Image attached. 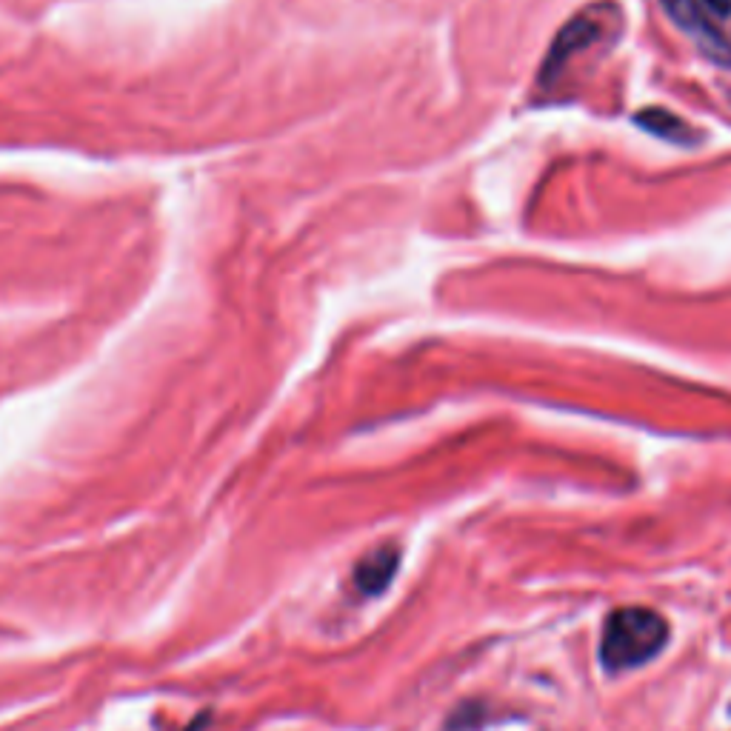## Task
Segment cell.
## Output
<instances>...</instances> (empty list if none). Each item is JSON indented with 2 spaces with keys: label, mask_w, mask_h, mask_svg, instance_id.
<instances>
[{
  "label": "cell",
  "mask_w": 731,
  "mask_h": 731,
  "mask_svg": "<svg viewBox=\"0 0 731 731\" xmlns=\"http://www.w3.org/2000/svg\"><path fill=\"white\" fill-rule=\"evenodd\" d=\"M703 9H709L717 18H729L731 15V0H700Z\"/></svg>",
  "instance_id": "cell-6"
},
{
  "label": "cell",
  "mask_w": 731,
  "mask_h": 731,
  "mask_svg": "<svg viewBox=\"0 0 731 731\" xmlns=\"http://www.w3.org/2000/svg\"><path fill=\"white\" fill-rule=\"evenodd\" d=\"M660 6L674 26L700 46V52L706 58H712L720 66H731V43L714 29L712 20L703 15L700 0H660Z\"/></svg>",
  "instance_id": "cell-2"
},
{
  "label": "cell",
  "mask_w": 731,
  "mask_h": 731,
  "mask_svg": "<svg viewBox=\"0 0 731 731\" xmlns=\"http://www.w3.org/2000/svg\"><path fill=\"white\" fill-rule=\"evenodd\" d=\"M397 563H400V552L395 546H380L375 552H369L355 569L357 589L363 594H380L395 580Z\"/></svg>",
  "instance_id": "cell-4"
},
{
  "label": "cell",
  "mask_w": 731,
  "mask_h": 731,
  "mask_svg": "<svg viewBox=\"0 0 731 731\" xmlns=\"http://www.w3.org/2000/svg\"><path fill=\"white\" fill-rule=\"evenodd\" d=\"M634 120L640 123V129L652 132L657 138H663L666 143H677V146H692L694 140H700L692 135V126L686 120H680L672 115L669 109H643L640 115H634Z\"/></svg>",
  "instance_id": "cell-5"
},
{
  "label": "cell",
  "mask_w": 731,
  "mask_h": 731,
  "mask_svg": "<svg viewBox=\"0 0 731 731\" xmlns=\"http://www.w3.org/2000/svg\"><path fill=\"white\" fill-rule=\"evenodd\" d=\"M669 626L652 609H617L609 614L600 640V660L609 672H626L649 663L663 649Z\"/></svg>",
  "instance_id": "cell-1"
},
{
  "label": "cell",
  "mask_w": 731,
  "mask_h": 731,
  "mask_svg": "<svg viewBox=\"0 0 731 731\" xmlns=\"http://www.w3.org/2000/svg\"><path fill=\"white\" fill-rule=\"evenodd\" d=\"M597 35H600V23H597V18L589 15V12H583V15H577V18L569 20V23L557 32L552 49L546 52L543 69H540V83H552V80L563 72V66H566L577 52H583V49L592 46L594 40H597Z\"/></svg>",
  "instance_id": "cell-3"
}]
</instances>
